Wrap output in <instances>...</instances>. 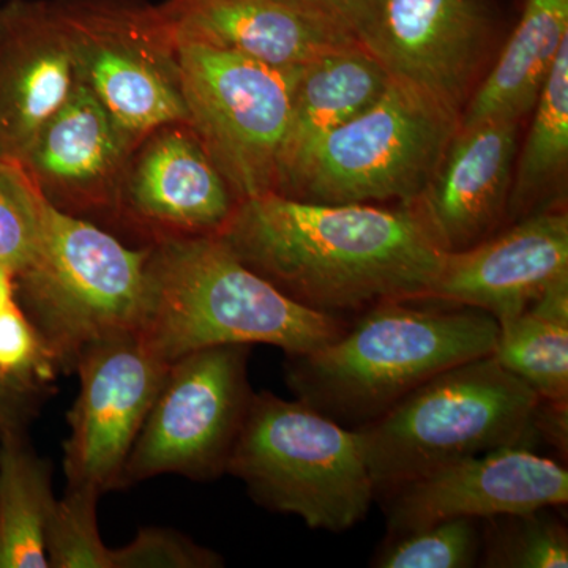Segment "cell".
I'll return each mask as SVG.
<instances>
[{"mask_svg": "<svg viewBox=\"0 0 568 568\" xmlns=\"http://www.w3.org/2000/svg\"><path fill=\"white\" fill-rule=\"evenodd\" d=\"M216 237L291 301L342 320L425 298L444 254L413 205L321 204L282 193L239 201Z\"/></svg>", "mask_w": 568, "mask_h": 568, "instance_id": "6da1fadb", "label": "cell"}, {"mask_svg": "<svg viewBox=\"0 0 568 568\" xmlns=\"http://www.w3.org/2000/svg\"><path fill=\"white\" fill-rule=\"evenodd\" d=\"M499 324L480 310L426 301L372 306L338 338L286 355L295 398L349 429L394 409L433 377L495 353Z\"/></svg>", "mask_w": 568, "mask_h": 568, "instance_id": "7a4b0ae2", "label": "cell"}, {"mask_svg": "<svg viewBox=\"0 0 568 568\" xmlns=\"http://www.w3.org/2000/svg\"><path fill=\"white\" fill-rule=\"evenodd\" d=\"M140 334L166 364L204 347L268 345L313 353L349 321L291 301L242 263L222 239H163L149 246Z\"/></svg>", "mask_w": 568, "mask_h": 568, "instance_id": "3957f363", "label": "cell"}, {"mask_svg": "<svg viewBox=\"0 0 568 568\" xmlns=\"http://www.w3.org/2000/svg\"><path fill=\"white\" fill-rule=\"evenodd\" d=\"M540 402L493 354L433 377L383 417L354 429L376 499L458 459L496 448H536Z\"/></svg>", "mask_w": 568, "mask_h": 568, "instance_id": "277c9868", "label": "cell"}, {"mask_svg": "<svg viewBox=\"0 0 568 568\" xmlns=\"http://www.w3.org/2000/svg\"><path fill=\"white\" fill-rule=\"evenodd\" d=\"M149 246L133 250L43 197L40 233L14 295L59 372H74L93 343L140 331Z\"/></svg>", "mask_w": 568, "mask_h": 568, "instance_id": "5b68a950", "label": "cell"}, {"mask_svg": "<svg viewBox=\"0 0 568 568\" xmlns=\"http://www.w3.org/2000/svg\"><path fill=\"white\" fill-rule=\"evenodd\" d=\"M226 474L261 507L327 532L364 521L376 499L357 433L271 392L253 395Z\"/></svg>", "mask_w": 568, "mask_h": 568, "instance_id": "8992f818", "label": "cell"}, {"mask_svg": "<svg viewBox=\"0 0 568 568\" xmlns=\"http://www.w3.org/2000/svg\"><path fill=\"white\" fill-rule=\"evenodd\" d=\"M458 126L454 112L390 80L372 106L316 142L276 193L321 204H413Z\"/></svg>", "mask_w": 568, "mask_h": 568, "instance_id": "52a82bcc", "label": "cell"}, {"mask_svg": "<svg viewBox=\"0 0 568 568\" xmlns=\"http://www.w3.org/2000/svg\"><path fill=\"white\" fill-rule=\"evenodd\" d=\"M189 123L235 200L276 193L297 69L178 41Z\"/></svg>", "mask_w": 568, "mask_h": 568, "instance_id": "ba28073f", "label": "cell"}, {"mask_svg": "<svg viewBox=\"0 0 568 568\" xmlns=\"http://www.w3.org/2000/svg\"><path fill=\"white\" fill-rule=\"evenodd\" d=\"M77 78L138 145L189 123L178 40L163 6L148 0H54Z\"/></svg>", "mask_w": 568, "mask_h": 568, "instance_id": "9c48e42d", "label": "cell"}, {"mask_svg": "<svg viewBox=\"0 0 568 568\" xmlns=\"http://www.w3.org/2000/svg\"><path fill=\"white\" fill-rule=\"evenodd\" d=\"M250 347H204L168 366L126 462L122 488L164 474L197 481L226 474L254 395Z\"/></svg>", "mask_w": 568, "mask_h": 568, "instance_id": "30bf717a", "label": "cell"}, {"mask_svg": "<svg viewBox=\"0 0 568 568\" xmlns=\"http://www.w3.org/2000/svg\"><path fill=\"white\" fill-rule=\"evenodd\" d=\"M140 331L93 343L78 357L80 394L69 417L63 446L67 489L102 497L122 488L126 462L166 375Z\"/></svg>", "mask_w": 568, "mask_h": 568, "instance_id": "8fae6325", "label": "cell"}, {"mask_svg": "<svg viewBox=\"0 0 568 568\" xmlns=\"http://www.w3.org/2000/svg\"><path fill=\"white\" fill-rule=\"evenodd\" d=\"M491 37L487 0H386L358 36L388 78L462 118Z\"/></svg>", "mask_w": 568, "mask_h": 568, "instance_id": "7c38bea8", "label": "cell"}, {"mask_svg": "<svg viewBox=\"0 0 568 568\" xmlns=\"http://www.w3.org/2000/svg\"><path fill=\"white\" fill-rule=\"evenodd\" d=\"M388 536L450 518L488 519L568 503V473L528 447L458 459L383 496Z\"/></svg>", "mask_w": 568, "mask_h": 568, "instance_id": "4fadbf2b", "label": "cell"}, {"mask_svg": "<svg viewBox=\"0 0 568 568\" xmlns=\"http://www.w3.org/2000/svg\"><path fill=\"white\" fill-rule=\"evenodd\" d=\"M568 278V216L540 211L469 246L443 254L426 301L469 306L503 325Z\"/></svg>", "mask_w": 568, "mask_h": 568, "instance_id": "5bb4252c", "label": "cell"}, {"mask_svg": "<svg viewBox=\"0 0 568 568\" xmlns=\"http://www.w3.org/2000/svg\"><path fill=\"white\" fill-rule=\"evenodd\" d=\"M134 149L95 93L77 80L22 164L44 200L63 212L118 211Z\"/></svg>", "mask_w": 568, "mask_h": 568, "instance_id": "9a60e30c", "label": "cell"}, {"mask_svg": "<svg viewBox=\"0 0 568 568\" xmlns=\"http://www.w3.org/2000/svg\"><path fill=\"white\" fill-rule=\"evenodd\" d=\"M519 121L459 125L414 211L444 253L485 241L506 220Z\"/></svg>", "mask_w": 568, "mask_h": 568, "instance_id": "2e32d148", "label": "cell"}, {"mask_svg": "<svg viewBox=\"0 0 568 568\" xmlns=\"http://www.w3.org/2000/svg\"><path fill=\"white\" fill-rule=\"evenodd\" d=\"M148 140L126 171L119 209L153 242L219 234L237 200L193 130L175 123Z\"/></svg>", "mask_w": 568, "mask_h": 568, "instance_id": "e0dca14e", "label": "cell"}, {"mask_svg": "<svg viewBox=\"0 0 568 568\" xmlns=\"http://www.w3.org/2000/svg\"><path fill=\"white\" fill-rule=\"evenodd\" d=\"M69 37L54 0L0 6V153L24 162L77 82Z\"/></svg>", "mask_w": 568, "mask_h": 568, "instance_id": "ac0fdd59", "label": "cell"}, {"mask_svg": "<svg viewBox=\"0 0 568 568\" xmlns=\"http://www.w3.org/2000/svg\"><path fill=\"white\" fill-rule=\"evenodd\" d=\"M163 9L175 40L211 44L280 69H297L358 43L286 0H168Z\"/></svg>", "mask_w": 568, "mask_h": 568, "instance_id": "d6986e66", "label": "cell"}, {"mask_svg": "<svg viewBox=\"0 0 568 568\" xmlns=\"http://www.w3.org/2000/svg\"><path fill=\"white\" fill-rule=\"evenodd\" d=\"M388 84L386 70L361 43L301 67L283 142L278 189L316 142L372 106Z\"/></svg>", "mask_w": 568, "mask_h": 568, "instance_id": "ffe728a7", "label": "cell"}, {"mask_svg": "<svg viewBox=\"0 0 568 568\" xmlns=\"http://www.w3.org/2000/svg\"><path fill=\"white\" fill-rule=\"evenodd\" d=\"M568 44V0H525L521 17L493 69L478 82L459 125L521 119L536 106L560 50Z\"/></svg>", "mask_w": 568, "mask_h": 568, "instance_id": "44dd1931", "label": "cell"}, {"mask_svg": "<svg viewBox=\"0 0 568 568\" xmlns=\"http://www.w3.org/2000/svg\"><path fill=\"white\" fill-rule=\"evenodd\" d=\"M55 497L51 465L28 429L0 436V568H48L47 526Z\"/></svg>", "mask_w": 568, "mask_h": 568, "instance_id": "7402d4cb", "label": "cell"}, {"mask_svg": "<svg viewBox=\"0 0 568 568\" xmlns=\"http://www.w3.org/2000/svg\"><path fill=\"white\" fill-rule=\"evenodd\" d=\"M493 355L541 399L568 403V278L499 325Z\"/></svg>", "mask_w": 568, "mask_h": 568, "instance_id": "603a6c76", "label": "cell"}, {"mask_svg": "<svg viewBox=\"0 0 568 568\" xmlns=\"http://www.w3.org/2000/svg\"><path fill=\"white\" fill-rule=\"evenodd\" d=\"M525 145L515 160L506 220L540 212L562 185L568 166V44L560 50L534 106Z\"/></svg>", "mask_w": 568, "mask_h": 568, "instance_id": "cb8c5ba5", "label": "cell"}, {"mask_svg": "<svg viewBox=\"0 0 568 568\" xmlns=\"http://www.w3.org/2000/svg\"><path fill=\"white\" fill-rule=\"evenodd\" d=\"M551 507L481 519L478 566L488 568L568 567L567 526Z\"/></svg>", "mask_w": 568, "mask_h": 568, "instance_id": "d4e9b609", "label": "cell"}, {"mask_svg": "<svg viewBox=\"0 0 568 568\" xmlns=\"http://www.w3.org/2000/svg\"><path fill=\"white\" fill-rule=\"evenodd\" d=\"M481 519L450 518L388 536L372 559L379 568H469L478 566Z\"/></svg>", "mask_w": 568, "mask_h": 568, "instance_id": "484cf974", "label": "cell"}, {"mask_svg": "<svg viewBox=\"0 0 568 568\" xmlns=\"http://www.w3.org/2000/svg\"><path fill=\"white\" fill-rule=\"evenodd\" d=\"M100 496L67 489L55 499L47 526V558L51 568H111V548L100 536Z\"/></svg>", "mask_w": 568, "mask_h": 568, "instance_id": "4316f807", "label": "cell"}, {"mask_svg": "<svg viewBox=\"0 0 568 568\" xmlns=\"http://www.w3.org/2000/svg\"><path fill=\"white\" fill-rule=\"evenodd\" d=\"M43 194L24 164L0 153V264L14 275L31 260L40 233Z\"/></svg>", "mask_w": 568, "mask_h": 568, "instance_id": "83f0119b", "label": "cell"}, {"mask_svg": "<svg viewBox=\"0 0 568 568\" xmlns=\"http://www.w3.org/2000/svg\"><path fill=\"white\" fill-rule=\"evenodd\" d=\"M59 373L54 358L17 298L3 306L0 310V375L22 387L51 395Z\"/></svg>", "mask_w": 568, "mask_h": 568, "instance_id": "f1b7e54d", "label": "cell"}, {"mask_svg": "<svg viewBox=\"0 0 568 568\" xmlns=\"http://www.w3.org/2000/svg\"><path fill=\"white\" fill-rule=\"evenodd\" d=\"M219 552L164 528H144L122 548H111V568H220Z\"/></svg>", "mask_w": 568, "mask_h": 568, "instance_id": "f546056e", "label": "cell"}, {"mask_svg": "<svg viewBox=\"0 0 568 568\" xmlns=\"http://www.w3.org/2000/svg\"><path fill=\"white\" fill-rule=\"evenodd\" d=\"M358 40L386 0H286Z\"/></svg>", "mask_w": 568, "mask_h": 568, "instance_id": "4dcf8cb0", "label": "cell"}, {"mask_svg": "<svg viewBox=\"0 0 568 568\" xmlns=\"http://www.w3.org/2000/svg\"><path fill=\"white\" fill-rule=\"evenodd\" d=\"M48 395L0 375V436L11 429H28Z\"/></svg>", "mask_w": 568, "mask_h": 568, "instance_id": "1f68e13d", "label": "cell"}, {"mask_svg": "<svg viewBox=\"0 0 568 568\" xmlns=\"http://www.w3.org/2000/svg\"><path fill=\"white\" fill-rule=\"evenodd\" d=\"M14 272L0 264V310L14 301Z\"/></svg>", "mask_w": 568, "mask_h": 568, "instance_id": "d6a6232c", "label": "cell"}, {"mask_svg": "<svg viewBox=\"0 0 568 568\" xmlns=\"http://www.w3.org/2000/svg\"><path fill=\"white\" fill-rule=\"evenodd\" d=\"M3 2H6V0H0V6H2Z\"/></svg>", "mask_w": 568, "mask_h": 568, "instance_id": "836d02e7", "label": "cell"}]
</instances>
